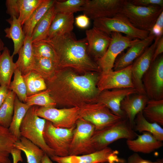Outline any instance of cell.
<instances>
[{
    "label": "cell",
    "instance_id": "6da1fadb",
    "mask_svg": "<svg viewBox=\"0 0 163 163\" xmlns=\"http://www.w3.org/2000/svg\"><path fill=\"white\" fill-rule=\"evenodd\" d=\"M101 73L80 74L70 68L59 69L45 80L47 88L57 105L81 107L96 102L100 93L97 84Z\"/></svg>",
    "mask_w": 163,
    "mask_h": 163
},
{
    "label": "cell",
    "instance_id": "7a4b0ae2",
    "mask_svg": "<svg viewBox=\"0 0 163 163\" xmlns=\"http://www.w3.org/2000/svg\"><path fill=\"white\" fill-rule=\"evenodd\" d=\"M42 41L53 49L59 69L70 68L80 74L101 72L96 62L88 54L86 38L77 40L71 32Z\"/></svg>",
    "mask_w": 163,
    "mask_h": 163
},
{
    "label": "cell",
    "instance_id": "3957f363",
    "mask_svg": "<svg viewBox=\"0 0 163 163\" xmlns=\"http://www.w3.org/2000/svg\"><path fill=\"white\" fill-rule=\"evenodd\" d=\"M163 11V7L159 6H137L131 3L129 0H125L119 13L125 17L136 28L150 32Z\"/></svg>",
    "mask_w": 163,
    "mask_h": 163
},
{
    "label": "cell",
    "instance_id": "277c9868",
    "mask_svg": "<svg viewBox=\"0 0 163 163\" xmlns=\"http://www.w3.org/2000/svg\"><path fill=\"white\" fill-rule=\"evenodd\" d=\"M38 107L33 106L27 110L20 126V134L38 146L50 158L55 155L54 153L46 145L43 136L46 120L37 115Z\"/></svg>",
    "mask_w": 163,
    "mask_h": 163
},
{
    "label": "cell",
    "instance_id": "5b68a950",
    "mask_svg": "<svg viewBox=\"0 0 163 163\" xmlns=\"http://www.w3.org/2000/svg\"><path fill=\"white\" fill-rule=\"evenodd\" d=\"M138 135L133 130L129 121L122 119L109 126L95 131L91 138V142L96 151L108 147L119 139H133Z\"/></svg>",
    "mask_w": 163,
    "mask_h": 163
},
{
    "label": "cell",
    "instance_id": "8992f818",
    "mask_svg": "<svg viewBox=\"0 0 163 163\" xmlns=\"http://www.w3.org/2000/svg\"><path fill=\"white\" fill-rule=\"evenodd\" d=\"M93 27L110 35L112 32L123 33L133 39L142 40L147 37L149 32L139 30L134 27L121 14L111 18H101L94 20Z\"/></svg>",
    "mask_w": 163,
    "mask_h": 163
},
{
    "label": "cell",
    "instance_id": "52a82bcc",
    "mask_svg": "<svg viewBox=\"0 0 163 163\" xmlns=\"http://www.w3.org/2000/svg\"><path fill=\"white\" fill-rule=\"evenodd\" d=\"M75 126L70 128H57L46 120L43 132L45 143L54 152L55 156L69 155L70 145Z\"/></svg>",
    "mask_w": 163,
    "mask_h": 163
},
{
    "label": "cell",
    "instance_id": "ba28073f",
    "mask_svg": "<svg viewBox=\"0 0 163 163\" xmlns=\"http://www.w3.org/2000/svg\"><path fill=\"white\" fill-rule=\"evenodd\" d=\"M79 114L80 117L94 126L95 131L109 126L122 119L98 102L87 104L80 107Z\"/></svg>",
    "mask_w": 163,
    "mask_h": 163
},
{
    "label": "cell",
    "instance_id": "9c48e42d",
    "mask_svg": "<svg viewBox=\"0 0 163 163\" xmlns=\"http://www.w3.org/2000/svg\"><path fill=\"white\" fill-rule=\"evenodd\" d=\"M95 131V127L93 124L79 118L74 130L69 155H81L95 152L91 142Z\"/></svg>",
    "mask_w": 163,
    "mask_h": 163
},
{
    "label": "cell",
    "instance_id": "30bf717a",
    "mask_svg": "<svg viewBox=\"0 0 163 163\" xmlns=\"http://www.w3.org/2000/svg\"><path fill=\"white\" fill-rule=\"evenodd\" d=\"M110 35L111 40L106 52L102 58L96 62L101 69V73H107L113 70L118 55L140 40L124 36L118 32H112Z\"/></svg>",
    "mask_w": 163,
    "mask_h": 163
},
{
    "label": "cell",
    "instance_id": "8fae6325",
    "mask_svg": "<svg viewBox=\"0 0 163 163\" xmlns=\"http://www.w3.org/2000/svg\"><path fill=\"white\" fill-rule=\"evenodd\" d=\"M142 82L149 99H163V55L152 62L144 74Z\"/></svg>",
    "mask_w": 163,
    "mask_h": 163
},
{
    "label": "cell",
    "instance_id": "7c38bea8",
    "mask_svg": "<svg viewBox=\"0 0 163 163\" xmlns=\"http://www.w3.org/2000/svg\"><path fill=\"white\" fill-rule=\"evenodd\" d=\"M80 108L72 107L57 109L55 107H38L37 114L39 117L50 121L57 128H70L75 126L80 118Z\"/></svg>",
    "mask_w": 163,
    "mask_h": 163
},
{
    "label": "cell",
    "instance_id": "4fadbf2b",
    "mask_svg": "<svg viewBox=\"0 0 163 163\" xmlns=\"http://www.w3.org/2000/svg\"><path fill=\"white\" fill-rule=\"evenodd\" d=\"M118 151L108 147L99 151L81 155H68L64 157L53 156L51 159L57 163H125L119 157Z\"/></svg>",
    "mask_w": 163,
    "mask_h": 163
},
{
    "label": "cell",
    "instance_id": "5bb4252c",
    "mask_svg": "<svg viewBox=\"0 0 163 163\" xmlns=\"http://www.w3.org/2000/svg\"><path fill=\"white\" fill-rule=\"evenodd\" d=\"M124 0H86L82 11L93 20L101 18H111L119 13Z\"/></svg>",
    "mask_w": 163,
    "mask_h": 163
},
{
    "label": "cell",
    "instance_id": "9a60e30c",
    "mask_svg": "<svg viewBox=\"0 0 163 163\" xmlns=\"http://www.w3.org/2000/svg\"><path fill=\"white\" fill-rule=\"evenodd\" d=\"M132 65L122 69L101 73L97 84L99 91L115 88H134L132 79Z\"/></svg>",
    "mask_w": 163,
    "mask_h": 163
},
{
    "label": "cell",
    "instance_id": "2e32d148",
    "mask_svg": "<svg viewBox=\"0 0 163 163\" xmlns=\"http://www.w3.org/2000/svg\"><path fill=\"white\" fill-rule=\"evenodd\" d=\"M160 37H156L153 43L132 64V79L134 88L138 94L146 95L142 79L152 62L156 46L158 40Z\"/></svg>",
    "mask_w": 163,
    "mask_h": 163
},
{
    "label": "cell",
    "instance_id": "e0dca14e",
    "mask_svg": "<svg viewBox=\"0 0 163 163\" xmlns=\"http://www.w3.org/2000/svg\"><path fill=\"white\" fill-rule=\"evenodd\" d=\"M136 94L137 92L134 88L105 90L100 92L96 102L103 104L114 114L123 119L125 115L120 108L121 101L126 96Z\"/></svg>",
    "mask_w": 163,
    "mask_h": 163
},
{
    "label": "cell",
    "instance_id": "ac0fdd59",
    "mask_svg": "<svg viewBox=\"0 0 163 163\" xmlns=\"http://www.w3.org/2000/svg\"><path fill=\"white\" fill-rule=\"evenodd\" d=\"M85 34L88 54L96 61L106 52L111 40V36L93 27L87 30Z\"/></svg>",
    "mask_w": 163,
    "mask_h": 163
},
{
    "label": "cell",
    "instance_id": "d6986e66",
    "mask_svg": "<svg viewBox=\"0 0 163 163\" xmlns=\"http://www.w3.org/2000/svg\"><path fill=\"white\" fill-rule=\"evenodd\" d=\"M156 37L149 34L145 39L140 40L129 48L126 52L116 60L113 70L122 69L131 65L155 40Z\"/></svg>",
    "mask_w": 163,
    "mask_h": 163
},
{
    "label": "cell",
    "instance_id": "ffe728a7",
    "mask_svg": "<svg viewBox=\"0 0 163 163\" xmlns=\"http://www.w3.org/2000/svg\"><path fill=\"white\" fill-rule=\"evenodd\" d=\"M134 94L126 96L120 104V108L127 117L132 128L134 126L136 116L138 113L142 111L149 100L145 94Z\"/></svg>",
    "mask_w": 163,
    "mask_h": 163
},
{
    "label": "cell",
    "instance_id": "44dd1931",
    "mask_svg": "<svg viewBox=\"0 0 163 163\" xmlns=\"http://www.w3.org/2000/svg\"><path fill=\"white\" fill-rule=\"evenodd\" d=\"M133 139H127L128 148L135 153L148 154L158 149L163 145L162 141L157 140L151 133L143 132Z\"/></svg>",
    "mask_w": 163,
    "mask_h": 163
},
{
    "label": "cell",
    "instance_id": "7402d4cb",
    "mask_svg": "<svg viewBox=\"0 0 163 163\" xmlns=\"http://www.w3.org/2000/svg\"><path fill=\"white\" fill-rule=\"evenodd\" d=\"M74 21L73 13H56L51 24L46 39H51L72 32Z\"/></svg>",
    "mask_w": 163,
    "mask_h": 163
},
{
    "label": "cell",
    "instance_id": "603a6c76",
    "mask_svg": "<svg viewBox=\"0 0 163 163\" xmlns=\"http://www.w3.org/2000/svg\"><path fill=\"white\" fill-rule=\"evenodd\" d=\"M32 44L31 37L25 36L24 44L18 53V58L15 62L22 75L32 70L35 58Z\"/></svg>",
    "mask_w": 163,
    "mask_h": 163
},
{
    "label": "cell",
    "instance_id": "cb8c5ba5",
    "mask_svg": "<svg viewBox=\"0 0 163 163\" xmlns=\"http://www.w3.org/2000/svg\"><path fill=\"white\" fill-rule=\"evenodd\" d=\"M9 50L5 47L0 55V85L9 88L11 79L17 67Z\"/></svg>",
    "mask_w": 163,
    "mask_h": 163
},
{
    "label": "cell",
    "instance_id": "d4e9b609",
    "mask_svg": "<svg viewBox=\"0 0 163 163\" xmlns=\"http://www.w3.org/2000/svg\"><path fill=\"white\" fill-rule=\"evenodd\" d=\"M10 24V27L4 30L5 37L12 40L14 43L13 56L18 54L23 46L25 35L22 28V26L18 18L13 17L12 18L7 19Z\"/></svg>",
    "mask_w": 163,
    "mask_h": 163
},
{
    "label": "cell",
    "instance_id": "484cf974",
    "mask_svg": "<svg viewBox=\"0 0 163 163\" xmlns=\"http://www.w3.org/2000/svg\"><path fill=\"white\" fill-rule=\"evenodd\" d=\"M13 146L24 153L27 163H41L45 153L41 149L28 139L21 136L15 142Z\"/></svg>",
    "mask_w": 163,
    "mask_h": 163
},
{
    "label": "cell",
    "instance_id": "4316f807",
    "mask_svg": "<svg viewBox=\"0 0 163 163\" xmlns=\"http://www.w3.org/2000/svg\"><path fill=\"white\" fill-rule=\"evenodd\" d=\"M56 13L53 5L35 27L31 37L32 43L46 38L50 25Z\"/></svg>",
    "mask_w": 163,
    "mask_h": 163
},
{
    "label": "cell",
    "instance_id": "83f0119b",
    "mask_svg": "<svg viewBox=\"0 0 163 163\" xmlns=\"http://www.w3.org/2000/svg\"><path fill=\"white\" fill-rule=\"evenodd\" d=\"M31 107L26 103L21 101L16 96L14 101L13 115L8 129L17 140L21 137L20 132L21 123L27 112Z\"/></svg>",
    "mask_w": 163,
    "mask_h": 163
},
{
    "label": "cell",
    "instance_id": "f1b7e54d",
    "mask_svg": "<svg viewBox=\"0 0 163 163\" xmlns=\"http://www.w3.org/2000/svg\"><path fill=\"white\" fill-rule=\"evenodd\" d=\"M17 140L8 128L0 125V163H11L9 155Z\"/></svg>",
    "mask_w": 163,
    "mask_h": 163
},
{
    "label": "cell",
    "instance_id": "f546056e",
    "mask_svg": "<svg viewBox=\"0 0 163 163\" xmlns=\"http://www.w3.org/2000/svg\"><path fill=\"white\" fill-rule=\"evenodd\" d=\"M55 0H43L23 25V31L25 36L31 37L36 24L54 5Z\"/></svg>",
    "mask_w": 163,
    "mask_h": 163
},
{
    "label": "cell",
    "instance_id": "4dcf8cb0",
    "mask_svg": "<svg viewBox=\"0 0 163 163\" xmlns=\"http://www.w3.org/2000/svg\"><path fill=\"white\" fill-rule=\"evenodd\" d=\"M134 126L136 131L139 133H149L158 140H163V129L159 124L147 120L144 116L142 111L138 113L136 116Z\"/></svg>",
    "mask_w": 163,
    "mask_h": 163
},
{
    "label": "cell",
    "instance_id": "1f68e13d",
    "mask_svg": "<svg viewBox=\"0 0 163 163\" xmlns=\"http://www.w3.org/2000/svg\"><path fill=\"white\" fill-rule=\"evenodd\" d=\"M146 120L151 123L163 125V99H149L142 110Z\"/></svg>",
    "mask_w": 163,
    "mask_h": 163
},
{
    "label": "cell",
    "instance_id": "d6a6232c",
    "mask_svg": "<svg viewBox=\"0 0 163 163\" xmlns=\"http://www.w3.org/2000/svg\"><path fill=\"white\" fill-rule=\"evenodd\" d=\"M58 69L56 62L48 58L35 57L32 70L38 73L45 80L52 77Z\"/></svg>",
    "mask_w": 163,
    "mask_h": 163
},
{
    "label": "cell",
    "instance_id": "836d02e7",
    "mask_svg": "<svg viewBox=\"0 0 163 163\" xmlns=\"http://www.w3.org/2000/svg\"><path fill=\"white\" fill-rule=\"evenodd\" d=\"M15 94L9 90L5 101L0 107V125L8 128L12 121L14 111Z\"/></svg>",
    "mask_w": 163,
    "mask_h": 163
},
{
    "label": "cell",
    "instance_id": "e575fe53",
    "mask_svg": "<svg viewBox=\"0 0 163 163\" xmlns=\"http://www.w3.org/2000/svg\"><path fill=\"white\" fill-rule=\"evenodd\" d=\"M14 74L13 80L10 83L9 89L15 94L19 100L26 103L27 97V89L23 75L17 67Z\"/></svg>",
    "mask_w": 163,
    "mask_h": 163
},
{
    "label": "cell",
    "instance_id": "d590c367",
    "mask_svg": "<svg viewBox=\"0 0 163 163\" xmlns=\"http://www.w3.org/2000/svg\"><path fill=\"white\" fill-rule=\"evenodd\" d=\"M26 103L30 106L35 105L44 107H55L57 105L47 89L27 96Z\"/></svg>",
    "mask_w": 163,
    "mask_h": 163
},
{
    "label": "cell",
    "instance_id": "8d00e7d4",
    "mask_svg": "<svg viewBox=\"0 0 163 163\" xmlns=\"http://www.w3.org/2000/svg\"><path fill=\"white\" fill-rule=\"evenodd\" d=\"M43 0H17L19 10L18 19L22 26Z\"/></svg>",
    "mask_w": 163,
    "mask_h": 163
},
{
    "label": "cell",
    "instance_id": "74e56055",
    "mask_svg": "<svg viewBox=\"0 0 163 163\" xmlns=\"http://www.w3.org/2000/svg\"><path fill=\"white\" fill-rule=\"evenodd\" d=\"M86 0H55L54 6L56 13H73L82 11Z\"/></svg>",
    "mask_w": 163,
    "mask_h": 163
},
{
    "label": "cell",
    "instance_id": "f35d334b",
    "mask_svg": "<svg viewBox=\"0 0 163 163\" xmlns=\"http://www.w3.org/2000/svg\"><path fill=\"white\" fill-rule=\"evenodd\" d=\"M32 47L34 57L48 58L56 62L53 50L47 43L41 41L32 43Z\"/></svg>",
    "mask_w": 163,
    "mask_h": 163
},
{
    "label": "cell",
    "instance_id": "ab89813d",
    "mask_svg": "<svg viewBox=\"0 0 163 163\" xmlns=\"http://www.w3.org/2000/svg\"><path fill=\"white\" fill-rule=\"evenodd\" d=\"M35 73V72L32 70L22 75L27 87V97L37 93L34 86Z\"/></svg>",
    "mask_w": 163,
    "mask_h": 163
},
{
    "label": "cell",
    "instance_id": "60d3db41",
    "mask_svg": "<svg viewBox=\"0 0 163 163\" xmlns=\"http://www.w3.org/2000/svg\"><path fill=\"white\" fill-rule=\"evenodd\" d=\"M7 8L6 13L12 18L13 17L18 18L19 16V10L17 0H7L5 2Z\"/></svg>",
    "mask_w": 163,
    "mask_h": 163
},
{
    "label": "cell",
    "instance_id": "b9f144b4",
    "mask_svg": "<svg viewBox=\"0 0 163 163\" xmlns=\"http://www.w3.org/2000/svg\"><path fill=\"white\" fill-rule=\"evenodd\" d=\"M149 34L154 35L156 37L163 36V11L158 16Z\"/></svg>",
    "mask_w": 163,
    "mask_h": 163
},
{
    "label": "cell",
    "instance_id": "7bdbcfd3",
    "mask_svg": "<svg viewBox=\"0 0 163 163\" xmlns=\"http://www.w3.org/2000/svg\"><path fill=\"white\" fill-rule=\"evenodd\" d=\"M134 5L144 7L157 5L163 7V0H129Z\"/></svg>",
    "mask_w": 163,
    "mask_h": 163
},
{
    "label": "cell",
    "instance_id": "ee69618b",
    "mask_svg": "<svg viewBox=\"0 0 163 163\" xmlns=\"http://www.w3.org/2000/svg\"><path fill=\"white\" fill-rule=\"evenodd\" d=\"M35 72L34 86L36 91L38 92L46 89L47 88L45 79Z\"/></svg>",
    "mask_w": 163,
    "mask_h": 163
},
{
    "label": "cell",
    "instance_id": "f6af8a7d",
    "mask_svg": "<svg viewBox=\"0 0 163 163\" xmlns=\"http://www.w3.org/2000/svg\"><path fill=\"white\" fill-rule=\"evenodd\" d=\"M75 21L76 25L81 29L88 27L90 24V19L84 14L76 17L75 19Z\"/></svg>",
    "mask_w": 163,
    "mask_h": 163
},
{
    "label": "cell",
    "instance_id": "bcb514c9",
    "mask_svg": "<svg viewBox=\"0 0 163 163\" xmlns=\"http://www.w3.org/2000/svg\"><path fill=\"white\" fill-rule=\"evenodd\" d=\"M127 162V163H160V159H157L155 161H152L142 158L137 153H134L129 156Z\"/></svg>",
    "mask_w": 163,
    "mask_h": 163
},
{
    "label": "cell",
    "instance_id": "7dc6e473",
    "mask_svg": "<svg viewBox=\"0 0 163 163\" xmlns=\"http://www.w3.org/2000/svg\"><path fill=\"white\" fill-rule=\"evenodd\" d=\"M163 52V37H160L158 40L153 56L152 62L154 61Z\"/></svg>",
    "mask_w": 163,
    "mask_h": 163
},
{
    "label": "cell",
    "instance_id": "c3c4849f",
    "mask_svg": "<svg viewBox=\"0 0 163 163\" xmlns=\"http://www.w3.org/2000/svg\"><path fill=\"white\" fill-rule=\"evenodd\" d=\"M21 151L15 148H13L11 150V154L13 159V163H18L19 161L22 162L23 159L21 156Z\"/></svg>",
    "mask_w": 163,
    "mask_h": 163
},
{
    "label": "cell",
    "instance_id": "681fc988",
    "mask_svg": "<svg viewBox=\"0 0 163 163\" xmlns=\"http://www.w3.org/2000/svg\"><path fill=\"white\" fill-rule=\"evenodd\" d=\"M9 91V87L0 85V107L6 99Z\"/></svg>",
    "mask_w": 163,
    "mask_h": 163
},
{
    "label": "cell",
    "instance_id": "f907efd6",
    "mask_svg": "<svg viewBox=\"0 0 163 163\" xmlns=\"http://www.w3.org/2000/svg\"><path fill=\"white\" fill-rule=\"evenodd\" d=\"M41 163H53L50 157L46 153L45 154L42 161Z\"/></svg>",
    "mask_w": 163,
    "mask_h": 163
},
{
    "label": "cell",
    "instance_id": "816d5d0a",
    "mask_svg": "<svg viewBox=\"0 0 163 163\" xmlns=\"http://www.w3.org/2000/svg\"><path fill=\"white\" fill-rule=\"evenodd\" d=\"M5 47L4 44L0 37V55L2 53Z\"/></svg>",
    "mask_w": 163,
    "mask_h": 163
},
{
    "label": "cell",
    "instance_id": "f5cc1de1",
    "mask_svg": "<svg viewBox=\"0 0 163 163\" xmlns=\"http://www.w3.org/2000/svg\"><path fill=\"white\" fill-rule=\"evenodd\" d=\"M160 163H163V159H160Z\"/></svg>",
    "mask_w": 163,
    "mask_h": 163
}]
</instances>
